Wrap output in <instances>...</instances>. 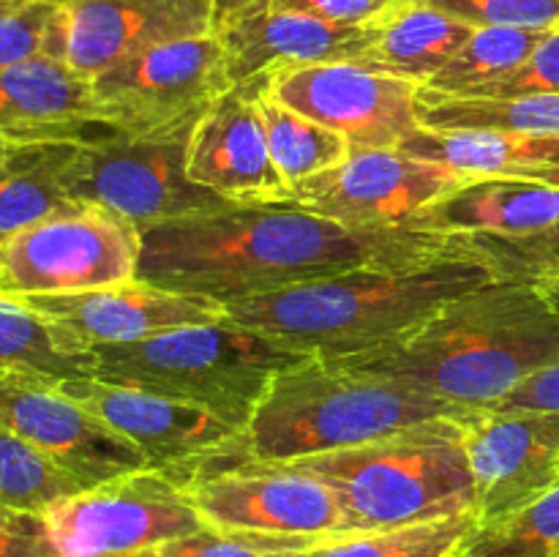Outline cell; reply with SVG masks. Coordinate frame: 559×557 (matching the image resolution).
<instances>
[{
	"instance_id": "1",
	"label": "cell",
	"mask_w": 559,
	"mask_h": 557,
	"mask_svg": "<svg viewBox=\"0 0 559 557\" xmlns=\"http://www.w3.org/2000/svg\"><path fill=\"white\" fill-rule=\"evenodd\" d=\"M140 235L136 278L224 306L355 268L424 265L464 244V235L349 227L295 202H227L151 224Z\"/></svg>"
},
{
	"instance_id": "2",
	"label": "cell",
	"mask_w": 559,
	"mask_h": 557,
	"mask_svg": "<svg viewBox=\"0 0 559 557\" xmlns=\"http://www.w3.org/2000/svg\"><path fill=\"white\" fill-rule=\"evenodd\" d=\"M331 360L393 377L462 410L497 407L559 360V309L538 284L495 278L453 298L407 336Z\"/></svg>"
},
{
	"instance_id": "3",
	"label": "cell",
	"mask_w": 559,
	"mask_h": 557,
	"mask_svg": "<svg viewBox=\"0 0 559 557\" xmlns=\"http://www.w3.org/2000/svg\"><path fill=\"white\" fill-rule=\"evenodd\" d=\"M467 238L451 254L413 268H355L224 306V320L311 358H353L424 325L459 295L495 282Z\"/></svg>"
},
{
	"instance_id": "4",
	"label": "cell",
	"mask_w": 559,
	"mask_h": 557,
	"mask_svg": "<svg viewBox=\"0 0 559 557\" xmlns=\"http://www.w3.org/2000/svg\"><path fill=\"white\" fill-rule=\"evenodd\" d=\"M464 413L393 377L355 371L331 358H306L273 377L240 435L233 464L295 462Z\"/></svg>"
},
{
	"instance_id": "5",
	"label": "cell",
	"mask_w": 559,
	"mask_h": 557,
	"mask_svg": "<svg viewBox=\"0 0 559 557\" xmlns=\"http://www.w3.org/2000/svg\"><path fill=\"white\" fill-rule=\"evenodd\" d=\"M284 464L317 475L336 491L349 533L475 511V484L459 415Z\"/></svg>"
},
{
	"instance_id": "6",
	"label": "cell",
	"mask_w": 559,
	"mask_h": 557,
	"mask_svg": "<svg viewBox=\"0 0 559 557\" xmlns=\"http://www.w3.org/2000/svg\"><path fill=\"white\" fill-rule=\"evenodd\" d=\"M93 377L200 404L246 429L273 377L311 355L222 320L164 331L145 342L93 347Z\"/></svg>"
},
{
	"instance_id": "7",
	"label": "cell",
	"mask_w": 559,
	"mask_h": 557,
	"mask_svg": "<svg viewBox=\"0 0 559 557\" xmlns=\"http://www.w3.org/2000/svg\"><path fill=\"white\" fill-rule=\"evenodd\" d=\"M197 120L151 134L112 129L96 140L76 142L63 164L66 194L107 208L140 229L227 205V200L197 186L186 169Z\"/></svg>"
},
{
	"instance_id": "8",
	"label": "cell",
	"mask_w": 559,
	"mask_h": 557,
	"mask_svg": "<svg viewBox=\"0 0 559 557\" xmlns=\"http://www.w3.org/2000/svg\"><path fill=\"white\" fill-rule=\"evenodd\" d=\"M136 224L93 202L69 200L0 244V298L82 293L136 278Z\"/></svg>"
},
{
	"instance_id": "9",
	"label": "cell",
	"mask_w": 559,
	"mask_h": 557,
	"mask_svg": "<svg viewBox=\"0 0 559 557\" xmlns=\"http://www.w3.org/2000/svg\"><path fill=\"white\" fill-rule=\"evenodd\" d=\"M41 519L58 557H123L207 528L183 481L153 467L80 489Z\"/></svg>"
},
{
	"instance_id": "10",
	"label": "cell",
	"mask_w": 559,
	"mask_h": 557,
	"mask_svg": "<svg viewBox=\"0 0 559 557\" xmlns=\"http://www.w3.org/2000/svg\"><path fill=\"white\" fill-rule=\"evenodd\" d=\"M186 495L218 533L257 538H333L349 522L336 491L293 464L238 462L200 470Z\"/></svg>"
},
{
	"instance_id": "11",
	"label": "cell",
	"mask_w": 559,
	"mask_h": 557,
	"mask_svg": "<svg viewBox=\"0 0 559 557\" xmlns=\"http://www.w3.org/2000/svg\"><path fill=\"white\" fill-rule=\"evenodd\" d=\"M91 87L112 129L151 134L200 118L233 85L222 38L207 33L126 55L93 76Z\"/></svg>"
},
{
	"instance_id": "12",
	"label": "cell",
	"mask_w": 559,
	"mask_h": 557,
	"mask_svg": "<svg viewBox=\"0 0 559 557\" xmlns=\"http://www.w3.org/2000/svg\"><path fill=\"white\" fill-rule=\"evenodd\" d=\"M58 388L71 402L82 404L109 429L134 442L147 459V467L162 470L183 484L216 462H235L243 429L213 410L112 386L96 377L58 380Z\"/></svg>"
},
{
	"instance_id": "13",
	"label": "cell",
	"mask_w": 559,
	"mask_h": 557,
	"mask_svg": "<svg viewBox=\"0 0 559 557\" xmlns=\"http://www.w3.org/2000/svg\"><path fill=\"white\" fill-rule=\"evenodd\" d=\"M243 91L267 93L304 118L347 137L353 147H399L420 129V85L353 60L295 66Z\"/></svg>"
},
{
	"instance_id": "14",
	"label": "cell",
	"mask_w": 559,
	"mask_h": 557,
	"mask_svg": "<svg viewBox=\"0 0 559 557\" xmlns=\"http://www.w3.org/2000/svg\"><path fill=\"white\" fill-rule=\"evenodd\" d=\"M473 178L399 147H353L338 167L293 186L289 202L349 227H409Z\"/></svg>"
},
{
	"instance_id": "15",
	"label": "cell",
	"mask_w": 559,
	"mask_h": 557,
	"mask_svg": "<svg viewBox=\"0 0 559 557\" xmlns=\"http://www.w3.org/2000/svg\"><path fill=\"white\" fill-rule=\"evenodd\" d=\"M459 420L480 524L502 522L557 489L559 413L484 407Z\"/></svg>"
},
{
	"instance_id": "16",
	"label": "cell",
	"mask_w": 559,
	"mask_h": 557,
	"mask_svg": "<svg viewBox=\"0 0 559 557\" xmlns=\"http://www.w3.org/2000/svg\"><path fill=\"white\" fill-rule=\"evenodd\" d=\"M0 426L52 459L82 486L147 470L140 448L71 402L58 380L33 371L0 375Z\"/></svg>"
},
{
	"instance_id": "17",
	"label": "cell",
	"mask_w": 559,
	"mask_h": 557,
	"mask_svg": "<svg viewBox=\"0 0 559 557\" xmlns=\"http://www.w3.org/2000/svg\"><path fill=\"white\" fill-rule=\"evenodd\" d=\"M16 304L36 311L41 320L69 333L85 349L145 342L164 331L211 325L227 317L224 304L218 300L175 293L142 278L82 293L38 295Z\"/></svg>"
},
{
	"instance_id": "18",
	"label": "cell",
	"mask_w": 559,
	"mask_h": 557,
	"mask_svg": "<svg viewBox=\"0 0 559 557\" xmlns=\"http://www.w3.org/2000/svg\"><path fill=\"white\" fill-rule=\"evenodd\" d=\"M60 25L63 63L93 80L140 49L216 33V0H71Z\"/></svg>"
},
{
	"instance_id": "19",
	"label": "cell",
	"mask_w": 559,
	"mask_h": 557,
	"mask_svg": "<svg viewBox=\"0 0 559 557\" xmlns=\"http://www.w3.org/2000/svg\"><path fill=\"white\" fill-rule=\"evenodd\" d=\"M186 169L197 186L233 205H276L293 194L267 151L257 98L240 87H229L200 115Z\"/></svg>"
},
{
	"instance_id": "20",
	"label": "cell",
	"mask_w": 559,
	"mask_h": 557,
	"mask_svg": "<svg viewBox=\"0 0 559 557\" xmlns=\"http://www.w3.org/2000/svg\"><path fill=\"white\" fill-rule=\"evenodd\" d=\"M216 36L222 38L229 85L254 87L295 66L360 63L371 44V25H333L295 11L262 9L227 22Z\"/></svg>"
},
{
	"instance_id": "21",
	"label": "cell",
	"mask_w": 559,
	"mask_h": 557,
	"mask_svg": "<svg viewBox=\"0 0 559 557\" xmlns=\"http://www.w3.org/2000/svg\"><path fill=\"white\" fill-rule=\"evenodd\" d=\"M112 131L91 80L55 58L0 69V137L16 145L87 142Z\"/></svg>"
},
{
	"instance_id": "22",
	"label": "cell",
	"mask_w": 559,
	"mask_h": 557,
	"mask_svg": "<svg viewBox=\"0 0 559 557\" xmlns=\"http://www.w3.org/2000/svg\"><path fill=\"white\" fill-rule=\"evenodd\" d=\"M559 218V186L530 178H473L431 202L413 229L440 235H497L516 238Z\"/></svg>"
},
{
	"instance_id": "23",
	"label": "cell",
	"mask_w": 559,
	"mask_h": 557,
	"mask_svg": "<svg viewBox=\"0 0 559 557\" xmlns=\"http://www.w3.org/2000/svg\"><path fill=\"white\" fill-rule=\"evenodd\" d=\"M473 31L424 0H404L382 20L371 22V44L360 66L424 87L464 47Z\"/></svg>"
},
{
	"instance_id": "24",
	"label": "cell",
	"mask_w": 559,
	"mask_h": 557,
	"mask_svg": "<svg viewBox=\"0 0 559 557\" xmlns=\"http://www.w3.org/2000/svg\"><path fill=\"white\" fill-rule=\"evenodd\" d=\"M407 156L442 164L467 178H522L559 167V134H511L489 129H415L399 145Z\"/></svg>"
},
{
	"instance_id": "25",
	"label": "cell",
	"mask_w": 559,
	"mask_h": 557,
	"mask_svg": "<svg viewBox=\"0 0 559 557\" xmlns=\"http://www.w3.org/2000/svg\"><path fill=\"white\" fill-rule=\"evenodd\" d=\"M93 366L91 349L76 344L69 333L16 300L0 298V375L33 371L55 380H80L93 377Z\"/></svg>"
},
{
	"instance_id": "26",
	"label": "cell",
	"mask_w": 559,
	"mask_h": 557,
	"mask_svg": "<svg viewBox=\"0 0 559 557\" xmlns=\"http://www.w3.org/2000/svg\"><path fill=\"white\" fill-rule=\"evenodd\" d=\"M418 120L424 129H489L511 134H559V93L513 98L440 96L420 87Z\"/></svg>"
},
{
	"instance_id": "27",
	"label": "cell",
	"mask_w": 559,
	"mask_h": 557,
	"mask_svg": "<svg viewBox=\"0 0 559 557\" xmlns=\"http://www.w3.org/2000/svg\"><path fill=\"white\" fill-rule=\"evenodd\" d=\"M246 93L257 98L262 126H265L267 151H271L273 164H276L278 175L287 180L289 189L325 173V169L338 167L353 151L347 137H342L338 131L328 129V126L317 123L311 118H304L300 112L267 96V93Z\"/></svg>"
},
{
	"instance_id": "28",
	"label": "cell",
	"mask_w": 559,
	"mask_h": 557,
	"mask_svg": "<svg viewBox=\"0 0 559 557\" xmlns=\"http://www.w3.org/2000/svg\"><path fill=\"white\" fill-rule=\"evenodd\" d=\"M478 524V511H467L404 528L333 535L317 541L300 557H462Z\"/></svg>"
},
{
	"instance_id": "29",
	"label": "cell",
	"mask_w": 559,
	"mask_h": 557,
	"mask_svg": "<svg viewBox=\"0 0 559 557\" xmlns=\"http://www.w3.org/2000/svg\"><path fill=\"white\" fill-rule=\"evenodd\" d=\"M544 36L546 31L522 27H475L464 47L426 82L424 91L440 96H473L480 87L516 71Z\"/></svg>"
},
{
	"instance_id": "30",
	"label": "cell",
	"mask_w": 559,
	"mask_h": 557,
	"mask_svg": "<svg viewBox=\"0 0 559 557\" xmlns=\"http://www.w3.org/2000/svg\"><path fill=\"white\" fill-rule=\"evenodd\" d=\"M85 486L63 467L0 426V508L44 513Z\"/></svg>"
},
{
	"instance_id": "31",
	"label": "cell",
	"mask_w": 559,
	"mask_h": 557,
	"mask_svg": "<svg viewBox=\"0 0 559 557\" xmlns=\"http://www.w3.org/2000/svg\"><path fill=\"white\" fill-rule=\"evenodd\" d=\"M74 145L76 142L47 145L31 167L0 183V244L69 202L63 189V164Z\"/></svg>"
},
{
	"instance_id": "32",
	"label": "cell",
	"mask_w": 559,
	"mask_h": 557,
	"mask_svg": "<svg viewBox=\"0 0 559 557\" xmlns=\"http://www.w3.org/2000/svg\"><path fill=\"white\" fill-rule=\"evenodd\" d=\"M462 557H559V486L502 522L478 524Z\"/></svg>"
},
{
	"instance_id": "33",
	"label": "cell",
	"mask_w": 559,
	"mask_h": 557,
	"mask_svg": "<svg viewBox=\"0 0 559 557\" xmlns=\"http://www.w3.org/2000/svg\"><path fill=\"white\" fill-rule=\"evenodd\" d=\"M502 282L544 284L559 276V218L544 229L516 238L464 235Z\"/></svg>"
},
{
	"instance_id": "34",
	"label": "cell",
	"mask_w": 559,
	"mask_h": 557,
	"mask_svg": "<svg viewBox=\"0 0 559 557\" xmlns=\"http://www.w3.org/2000/svg\"><path fill=\"white\" fill-rule=\"evenodd\" d=\"M33 58L63 60L60 3L16 0L0 11V69Z\"/></svg>"
},
{
	"instance_id": "35",
	"label": "cell",
	"mask_w": 559,
	"mask_h": 557,
	"mask_svg": "<svg viewBox=\"0 0 559 557\" xmlns=\"http://www.w3.org/2000/svg\"><path fill=\"white\" fill-rule=\"evenodd\" d=\"M322 538H257L205 528L186 538L164 541L123 557H300Z\"/></svg>"
},
{
	"instance_id": "36",
	"label": "cell",
	"mask_w": 559,
	"mask_h": 557,
	"mask_svg": "<svg viewBox=\"0 0 559 557\" xmlns=\"http://www.w3.org/2000/svg\"><path fill=\"white\" fill-rule=\"evenodd\" d=\"M469 27L551 31L559 25V0H424Z\"/></svg>"
},
{
	"instance_id": "37",
	"label": "cell",
	"mask_w": 559,
	"mask_h": 557,
	"mask_svg": "<svg viewBox=\"0 0 559 557\" xmlns=\"http://www.w3.org/2000/svg\"><path fill=\"white\" fill-rule=\"evenodd\" d=\"M530 93H559V25L546 31L533 55L516 71L464 98H513Z\"/></svg>"
},
{
	"instance_id": "38",
	"label": "cell",
	"mask_w": 559,
	"mask_h": 557,
	"mask_svg": "<svg viewBox=\"0 0 559 557\" xmlns=\"http://www.w3.org/2000/svg\"><path fill=\"white\" fill-rule=\"evenodd\" d=\"M404 0H273L271 9L295 11L333 25H371Z\"/></svg>"
},
{
	"instance_id": "39",
	"label": "cell",
	"mask_w": 559,
	"mask_h": 557,
	"mask_svg": "<svg viewBox=\"0 0 559 557\" xmlns=\"http://www.w3.org/2000/svg\"><path fill=\"white\" fill-rule=\"evenodd\" d=\"M0 557H58L41 513L0 508Z\"/></svg>"
},
{
	"instance_id": "40",
	"label": "cell",
	"mask_w": 559,
	"mask_h": 557,
	"mask_svg": "<svg viewBox=\"0 0 559 557\" xmlns=\"http://www.w3.org/2000/svg\"><path fill=\"white\" fill-rule=\"evenodd\" d=\"M500 410H549L559 413V360L535 371L511 396L497 404Z\"/></svg>"
},
{
	"instance_id": "41",
	"label": "cell",
	"mask_w": 559,
	"mask_h": 557,
	"mask_svg": "<svg viewBox=\"0 0 559 557\" xmlns=\"http://www.w3.org/2000/svg\"><path fill=\"white\" fill-rule=\"evenodd\" d=\"M44 151H47V145H16V142H9L0 137V183L14 178L25 167H31Z\"/></svg>"
},
{
	"instance_id": "42",
	"label": "cell",
	"mask_w": 559,
	"mask_h": 557,
	"mask_svg": "<svg viewBox=\"0 0 559 557\" xmlns=\"http://www.w3.org/2000/svg\"><path fill=\"white\" fill-rule=\"evenodd\" d=\"M271 3L273 0H216V31L227 22L240 20V16L271 9Z\"/></svg>"
},
{
	"instance_id": "43",
	"label": "cell",
	"mask_w": 559,
	"mask_h": 557,
	"mask_svg": "<svg viewBox=\"0 0 559 557\" xmlns=\"http://www.w3.org/2000/svg\"><path fill=\"white\" fill-rule=\"evenodd\" d=\"M522 178H530V180H540V183H551V186H559V167L533 169V173L522 175Z\"/></svg>"
},
{
	"instance_id": "44",
	"label": "cell",
	"mask_w": 559,
	"mask_h": 557,
	"mask_svg": "<svg viewBox=\"0 0 559 557\" xmlns=\"http://www.w3.org/2000/svg\"><path fill=\"white\" fill-rule=\"evenodd\" d=\"M538 287L544 289L546 295H549V300H551V304H555L557 309H559V276L549 278V282H544V284H538Z\"/></svg>"
},
{
	"instance_id": "45",
	"label": "cell",
	"mask_w": 559,
	"mask_h": 557,
	"mask_svg": "<svg viewBox=\"0 0 559 557\" xmlns=\"http://www.w3.org/2000/svg\"><path fill=\"white\" fill-rule=\"evenodd\" d=\"M11 3H16V0H0V11H3L5 5H11Z\"/></svg>"
},
{
	"instance_id": "46",
	"label": "cell",
	"mask_w": 559,
	"mask_h": 557,
	"mask_svg": "<svg viewBox=\"0 0 559 557\" xmlns=\"http://www.w3.org/2000/svg\"><path fill=\"white\" fill-rule=\"evenodd\" d=\"M44 3H71V0H44Z\"/></svg>"
}]
</instances>
